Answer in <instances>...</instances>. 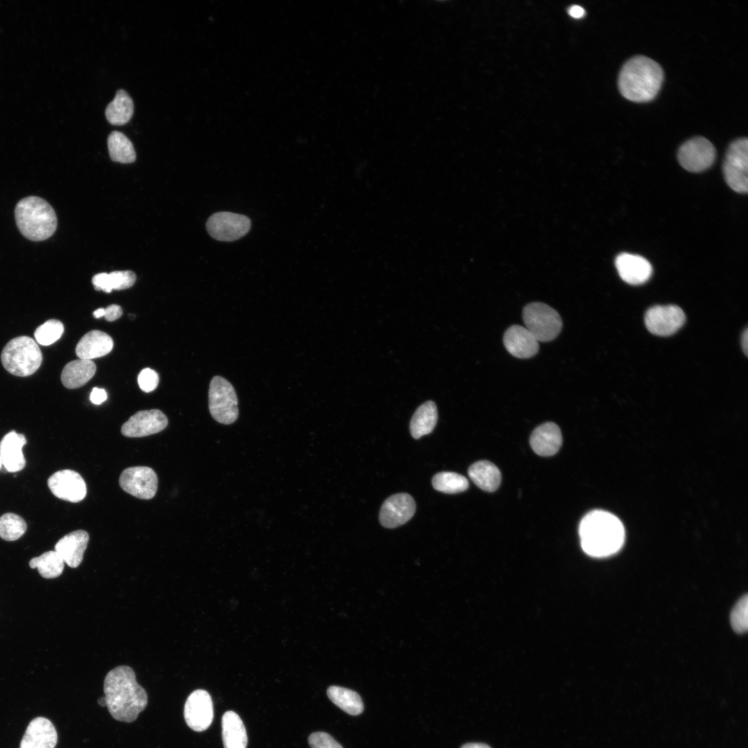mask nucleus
<instances>
[{"label":"nucleus","mask_w":748,"mask_h":748,"mask_svg":"<svg viewBox=\"0 0 748 748\" xmlns=\"http://www.w3.org/2000/svg\"><path fill=\"white\" fill-rule=\"evenodd\" d=\"M159 380L158 373L150 368H143L138 375L139 386L146 393L154 391L159 384Z\"/></svg>","instance_id":"e433bc0d"},{"label":"nucleus","mask_w":748,"mask_h":748,"mask_svg":"<svg viewBox=\"0 0 748 748\" xmlns=\"http://www.w3.org/2000/svg\"><path fill=\"white\" fill-rule=\"evenodd\" d=\"M113 346V340L109 335L94 330L80 339L75 347V353L79 359L91 360L107 355Z\"/></svg>","instance_id":"5701e85b"},{"label":"nucleus","mask_w":748,"mask_h":748,"mask_svg":"<svg viewBox=\"0 0 748 748\" xmlns=\"http://www.w3.org/2000/svg\"><path fill=\"white\" fill-rule=\"evenodd\" d=\"M134 113V103L132 98L124 89H118L115 98L105 109V116L108 122L114 125L127 123Z\"/></svg>","instance_id":"c85d7f7f"},{"label":"nucleus","mask_w":748,"mask_h":748,"mask_svg":"<svg viewBox=\"0 0 748 748\" xmlns=\"http://www.w3.org/2000/svg\"><path fill=\"white\" fill-rule=\"evenodd\" d=\"M503 341L506 350L518 358L532 357L539 350V341L525 327L519 325L511 326L506 330Z\"/></svg>","instance_id":"6ab92c4d"},{"label":"nucleus","mask_w":748,"mask_h":748,"mask_svg":"<svg viewBox=\"0 0 748 748\" xmlns=\"http://www.w3.org/2000/svg\"><path fill=\"white\" fill-rule=\"evenodd\" d=\"M96 371V364L91 360L75 359L65 365L61 381L67 389L80 388L91 379Z\"/></svg>","instance_id":"b1692460"},{"label":"nucleus","mask_w":748,"mask_h":748,"mask_svg":"<svg viewBox=\"0 0 748 748\" xmlns=\"http://www.w3.org/2000/svg\"><path fill=\"white\" fill-rule=\"evenodd\" d=\"M2 465H3L2 464V461H1V456H0V469L1 468Z\"/></svg>","instance_id":"49530a36"},{"label":"nucleus","mask_w":748,"mask_h":748,"mask_svg":"<svg viewBox=\"0 0 748 748\" xmlns=\"http://www.w3.org/2000/svg\"><path fill=\"white\" fill-rule=\"evenodd\" d=\"M327 695L335 705L350 715H359L364 710L361 697L352 690L332 686L328 688Z\"/></svg>","instance_id":"c756f323"},{"label":"nucleus","mask_w":748,"mask_h":748,"mask_svg":"<svg viewBox=\"0 0 748 748\" xmlns=\"http://www.w3.org/2000/svg\"><path fill=\"white\" fill-rule=\"evenodd\" d=\"M209 235L220 241L231 242L246 235L251 228L250 219L244 215L221 211L211 215L206 224Z\"/></svg>","instance_id":"1a4fd4ad"},{"label":"nucleus","mask_w":748,"mask_h":748,"mask_svg":"<svg viewBox=\"0 0 748 748\" xmlns=\"http://www.w3.org/2000/svg\"><path fill=\"white\" fill-rule=\"evenodd\" d=\"M166 416L159 409L143 410L132 416L121 427L127 437H143L157 434L168 425Z\"/></svg>","instance_id":"2eb2a0df"},{"label":"nucleus","mask_w":748,"mask_h":748,"mask_svg":"<svg viewBox=\"0 0 748 748\" xmlns=\"http://www.w3.org/2000/svg\"><path fill=\"white\" fill-rule=\"evenodd\" d=\"M311 748H343L331 736L325 732H315L308 738Z\"/></svg>","instance_id":"4c0bfd02"},{"label":"nucleus","mask_w":748,"mask_h":748,"mask_svg":"<svg viewBox=\"0 0 748 748\" xmlns=\"http://www.w3.org/2000/svg\"><path fill=\"white\" fill-rule=\"evenodd\" d=\"M51 492L62 500L78 503L83 500L87 495V486L77 472L72 470H62L53 473L47 481Z\"/></svg>","instance_id":"4468645a"},{"label":"nucleus","mask_w":748,"mask_h":748,"mask_svg":"<svg viewBox=\"0 0 748 748\" xmlns=\"http://www.w3.org/2000/svg\"><path fill=\"white\" fill-rule=\"evenodd\" d=\"M31 569H37L42 577L47 579L60 576L64 567V562L55 551H49L38 557L32 558L29 562Z\"/></svg>","instance_id":"2f4dec72"},{"label":"nucleus","mask_w":748,"mask_h":748,"mask_svg":"<svg viewBox=\"0 0 748 748\" xmlns=\"http://www.w3.org/2000/svg\"><path fill=\"white\" fill-rule=\"evenodd\" d=\"M615 265L623 280L633 285L646 282L651 276L652 268L645 258L628 253L619 254Z\"/></svg>","instance_id":"a211bd4d"},{"label":"nucleus","mask_w":748,"mask_h":748,"mask_svg":"<svg viewBox=\"0 0 748 748\" xmlns=\"http://www.w3.org/2000/svg\"><path fill=\"white\" fill-rule=\"evenodd\" d=\"M568 13L571 17L573 18L580 19L585 15V11L584 8L581 6L574 5L569 7V8L568 9Z\"/></svg>","instance_id":"a19ab883"},{"label":"nucleus","mask_w":748,"mask_h":748,"mask_svg":"<svg viewBox=\"0 0 748 748\" xmlns=\"http://www.w3.org/2000/svg\"><path fill=\"white\" fill-rule=\"evenodd\" d=\"M123 314V310L120 305L112 304L105 309V318L108 321H114L119 319Z\"/></svg>","instance_id":"58836bf2"},{"label":"nucleus","mask_w":748,"mask_h":748,"mask_svg":"<svg viewBox=\"0 0 748 748\" xmlns=\"http://www.w3.org/2000/svg\"><path fill=\"white\" fill-rule=\"evenodd\" d=\"M677 157L680 165L686 170L700 172L713 163L715 149L706 138L697 136L686 141L679 148Z\"/></svg>","instance_id":"9d476101"},{"label":"nucleus","mask_w":748,"mask_h":748,"mask_svg":"<svg viewBox=\"0 0 748 748\" xmlns=\"http://www.w3.org/2000/svg\"><path fill=\"white\" fill-rule=\"evenodd\" d=\"M98 703L100 706H107L106 699L105 697H100L98 700Z\"/></svg>","instance_id":"a18cd8bd"},{"label":"nucleus","mask_w":748,"mask_h":748,"mask_svg":"<svg viewBox=\"0 0 748 748\" xmlns=\"http://www.w3.org/2000/svg\"><path fill=\"white\" fill-rule=\"evenodd\" d=\"M15 215L21 234L32 241L50 238L57 228V217L53 207L39 197L30 196L16 205Z\"/></svg>","instance_id":"20e7f679"},{"label":"nucleus","mask_w":748,"mask_h":748,"mask_svg":"<svg viewBox=\"0 0 748 748\" xmlns=\"http://www.w3.org/2000/svg\"><path fill=\"white\" fill-rule=\"evenodd\" d=\"M222 734L224 748H246L247 735L239 715L229 711L222 718Z\"/></svg>","instance_id":"393cba45"},{"label":"nucleus","mask_w":748,"mask_h":748,"mask_svg":"<svg viewBox=\"0 0 748 748\" xmlns=\"http://www.w3.org/2000/svg\"><path fill=\"white\" fill-rule=\"evenodd\" d=\"M136 280V274L132 271L126 270L97 274L93 276L91 282L96 290L110 293L113 290H122L131 287Z\"/></svg>","instance_id":"cd10ccee"},{"label":"nucleus","mask_w":748,"mask_h":748,"mask_svg":"<svg viewBox=\"0 0 748 748\" xmlns=\"http://www.w3.org/2000/svg\"><path fill=\"white\" fill-rule=\"evenodd\" d=\"M748 141L740 138L729 145L723 164V173L728 186L734 191L747 193L748 190Z\"/></svg>","instance_id":"6e6552de"},{"label":"nucleus","mask_w":748,"mask_h":748,"mask_svg":"<svg viewBox=\"0 0 748 748\" xmlns=\"http://www.w3.org/2000/svg\"><path fill=\"white\" fill-rule=\"evenodd\" d=\"M748 598L745 594L741 597L733 607L731 613V624L733 630L742 634L748 627Z\"/></svg>","instance_id":"c9c22d12"},{"label":"nucleus","mask_w":748,"mask_h":748,"mask_svg":"<svg viewBox=\"0 0 748 748\" xmlns=\"http://www.w3.org/2000/svg\"><path fill=\"white\" fill-rule=\"evenodd\" d=\"M467 474L481 490L494 492L499 486L501 474L498 467L488 461H479L470 466Z\"/></svg>","instance_id":"a878e982"},{"label":"nucleus","mask_w":748,"mask_h":748,"mask_svg":"<svg viewBox=\"0 0 748 748\" xmlns=\"http://www.w3.org/2000/svg\"><path fill=\"white\" fill-rule=\"evenodd\" d=\"M525 328L538 341L542 342L554 339L560 332L562 321L558 312L541 302L527 304L523 309Z\"/></svg>","instance_id":"423d86ee"},{"label":"nucleus","mask_w":748,"mask_h":748,"mask_svg":"<svg viewBox=\"0 0 748 748\" xmlns=\"http://www.w3.org/2000/svg\"><path fill=\"white\" fill-rule=\"evenodd\" d=\"M187 725L195 731L207 729L213 719V707L208 693L202 689L195 690L188 697L184 709Z\"/></svg>","instance_id":"ddd939ff"},{"label":"nucleus","mask_w":748,"mask_h":748,"mask_svg":"<svg viewBox=\"0 0 748 748\" xmlns=\"http://www.w3.org/2000/svg\"><path fill=\"white\" fill-rule=\"evenodd\" d=\"M107 393L105 389L94 387L90 394V400L93 404H100L107 400Z\"/></svg>","instance_id":"ea45409f"},{"label":"nucleus","mask_w":748,"mask_h":748,"mask_svg":"<svg viewBox=\"0 0 748 748\" xmlns=\"http://www.w3.org/2000/svg\"><path fill=\"white\" fill-rule=\"evenodd\" d=\"M64 332L62 323L57 319H49L37 327L34 332L36 341L42 346H49L57 341Z\"/></svg>","instance_id":"f704fd0d"},{"label":"nucleus","mask_w":748,"mask_h":748,"mask_svg":"<svg viewBox=\"0 0 748 748\" xmlns=\"http://www.w3.org/2000/svg\"><path fill=\"white\" fill-rule=\"evenodd\" d=\"M57 733L51 720L37 717L28 724L19 748H55Z\"/></svg>","instance_id":"f3484780"},{"label":"nucleus","mask_w":748,"mask_h":748,"mask_svg":"<svg viewBox=\"0 0 748 748\" xmlns=\"http://www.w3.org/2000/svg\"><path fill=\"white\" fill-rule=\"evenodd\" d=\"M684 311L674 305H655L645 314L647 329L658 336H669L676 332L684 323Z\"/></svg>","instance_id":"f8f14e48"},{"label":"nucleus","mask_w":748,"mask_h":748,"mask_svg":"<svg viewBox=\"0 0 748 748\" xmlns=\"http://www.w3.org/2000/svg\"><path fill=\"white\" fill-rule=\"evenodd\" d=\"M461 748H490L489 746L482 743H467L464 745Z\"/></svg>","instance_id":"37998d69"},{"label":"nucleus","mask_w":748,"mask_h":748,"mask_svg":"<svg viewBox=\"0 0 748 748\" xmlns=\"http://www.w3.org/2000/svg\"><path fill=\"white\" fill-rule=\"evenodd\" d=\"M562 443L560 427L554 422H547L537 427L530 437V445L537 455L550 456L555 454Z\"/></svg>","instance_id":"412c9836"},{"label":"nucleus","mask_w":748,"mask_h":748,"mask_svg":"<svg viewBox=\"0 0 748 748\" xmlns=\"http://www.w3.org/2000/svg\"><path fill=\"white\" fill-rule=\"evenodd\" d=\"M107 146L111 159L122 163H132L136 152L131 141L122 132L113 131L107 138Z\"/></svg>","instance_id":"7c9ffc66"},{"label":"nucleus","mask_w":748,"mask_h":748,"mask_svg":"<svg viewBox=\"0 0 748 748\" xmlns=\"http://www.w3.org/2000/svg\"><path fill=\"white\" fill-rule=\"evenodd\" d=\"M1 360L5 369L10 373L26 377L39 368L42 354L33 338L20 336L7 343L2 350Z\"/></svg>","instance_id":"39448f33"},{"label":"nucleus","mask_w":748,"mask_h":748,"mask_svg":"<svg viewBox=\"0 0 748 748\" xmlns=\"http://www.w3.org/2000/svg\"><path fill=\"white\" fill-rule=\"evenodd\" d=\"M107 706L116 720L132 722L148 704V695L136 680L133 669L118 666L111 670L104 680Z\"/></svg>","instance_id":"f257e3e1"},{"label":"nucleus","mask_w":748,"mask_h":748,"mask_svg":"<svg viewBox=\"0 0 748 748\" xmlns=\"http://www.w3.org/2000/svg\"><path fill=\"white\" fill-rule=\"evenodd\" d=\"M579 535L582 549L587 554L603 558L619 551L624 542L625 530L615 515L596 510L582 519Z\"/></svg>","instance_id":"f03ea898"},{"label":"nucleus","mask_w":748,"mask_h":748,"mask_svg":"<svg viewBox=\"0 0 748 748\" xmlns=\"http://www.w3.org/2000/svg\"><path fill=\"white\" fill-rule=\"evenodd\" d=\"M27 440L22 434L12 430L6 434L0 442V456L2 464L9 472H17L26 465L22 448Z\"/></svg>","instance_id":"4be33fe9"},{"label":"nucleus","mask_w":748,"mask_h":748,"mask_svg":"<svg viewBox=\"0 0 748 748\" xmlns=\"http://www.w3.org/2000/svg\"><path fill=\"white\" fill-rule=\"evenodd\" d=\"M119 485L131 495L141 499H150L157 492L158 478L154 470L150 467H130L121 472Z\"/></svg>","instance_id":"9b49d317"},{"label":"nucleus","mask_w":748,"mask_h":748,"mask_svg":"<svg viewBox=\"0 0 748 748\" xmlns=\"http://www.w3.org/2000/svg\"><path fill=\"white\" fill-rule=\"evenodd\" d=\"M89 536L84 530L71 532L61 537L55 545L64 562L71 568L78 567L82 561Z\"/></svg>","instance_id":"aec40b11"},{"label":"nucleus","mask_w":748,"mask_h":748,"mask_svg":"<svg viewBox=\"0 0 748 748\" xmlns=\"http://www.w3.org/2000/svg\"><path fill=\"white\" fill-rule=\"evenodd\" d=\"M416 503L407 493H398L387 498L380 512L381 524L393 528L407 523L414 515Z\"/></svg>","instance_id":"dca6fc26"},{"label":"nucleus","mask_w":748,"mask_h":748,"mask_svg":"<svg viewBox=\"0 0 748 748\" xmlns=\"http://www.w3.org/2000/svg\"><path fill=\"white\" fill-rule=\"evenodd\" d=\"M27 524L19 515L7 513L0 517V537L6 541H15L26 532Z\"/></svg>","instance_id":"72a5a7b5"},{"label":"nucleus","mask_w":748,"mask_h":748,"mask_svg":"<svg viewBox=\"0 0 748 748\" xmlns=\"http://www.w3.org/2000/svg\"><path fill=\"white\" fill-rule=\"evenodd\" d=\"M431 483L435 490L446 494L459 493L469 487L468 481L464 476L452 472H442L435 474Z\"/></svg>","instance_id":"473e14b6"},{"label":"nucleus","mask_w":748,"mask_h":748,"mask_svg":"<svg viewBox=\"0 0 748 748\" xmlns=\"http://www.w3.org/2000/svg\"><path fill=\"white\" fill-rule=\"evenodd\" d=\"M748 344V331H747V329H745V332L742 334V349H743V350L745 352V354L746 355H747V348H748V346H747L748 344Z\"/></svg>","instance_id":"79ce46f5"},{"label":"nucleus","mask_w":748,"mask_h":748,"mask_svg":"<svg viewBox=\"0 0 748 748\" xmlns=\"http://www.w3.org/2000/svg\"><path fill=\"white\" fill-rule=\"evenodd\" d=\"M208 408L213 419L223 425L232 424L238 417L235 391L232 384L221 376H214L210 382Z\"/></svg>","instance_id":"0eeeda50"},{"label":"nucleus","mask_w":748,"mask_h":748,"mask_svg":"<svg viewBox=\"0 0 748 748\" xmlns=\"http://www.w3.org/2000/svg\"><path fill=\"white\" fill-rule=\"evenodd\" d=\"M437 420V408L434 402L427 401L421 404L416 410L410 422L409 429L413 438L418 439L430 434L434 430Z\"/></svg>","instance_id":"bb28decb"},{"label":"nucleus","mask_w":748,"mask_h":748,"mask_svg":"<svg viewBox=\"0 0 748 748\" xmlns=\"http://www.w3.org/2000/svg\"><path fill=\"white\" fill-rule=\"evenodd\" d=\"M663 80L661 66L648 57L639 55L630 59L623 66L618 85L620 93L626 99L645 103L657 96Z\"/></svg>","instance_id":"7ed1b4c3"},{"label":"nucleus","mask_w":748,"mask_h":748,"mask_svg":"<svg viewBox=\"0 0 748 748\" xmlns=\"http://www.w3.org/2000/svg\"><path fill=\"white\" fill-rule=\"evenodd\" d=\"M93 317L96 319H99V318H101L102 317H104L105 316V308H98V309L96 310L93 312Z\"/></svg>","instance_id":"c03bdc74"}]
</instances>
